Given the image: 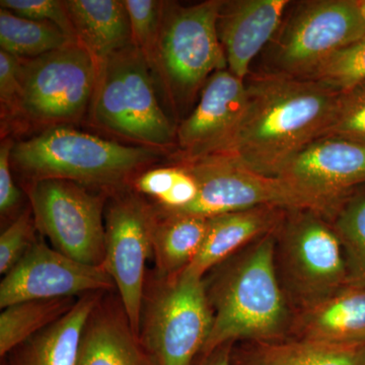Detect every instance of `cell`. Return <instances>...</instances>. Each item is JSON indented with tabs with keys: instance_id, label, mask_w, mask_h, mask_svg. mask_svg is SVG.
Returning a JSON list of instances; mask_svg holds the SVG:
<instances>
[{
	"instance_id": "6da1fadb",
	"label": "cell",
	"mask_w": 365,
	"mask_h": 365,
	"mask_svg": "<svg viewBox=\"0 0 365 365\" xmlns=\"http://www.w3.org/2000/svg\"><path fill=\"white\" fill-rule=\"evenodd\" d=\"M246 86L241 125L218 155L232 157L259 174L277 177L295 155L323 137L340 93L309 79L268 72L254 76Z\"/></svg>"
},
{
	"instance_id": "7a4b0ae2",
	"label": "cell",
	"mask_w": 365,
	"mask_h": 365,
	"mask_svg": "<svg viewBox=\"0 0 365 365\" xmlns=\"http://www.w3.org/2000/svg\"><path fill=\"white\" fill-rule=\"evenodd\" d=\"M277 230L260 237L216 281L208 297L213 324L202 356L235 340L278 341L287 330L289 313L275 267Z\"/></svg>"
},
{
	"instance_id": "3957f363",
	"label": "cell",
	"mask_w": 365,
	"mask_h": 365,
	"mask_svg": "<svg viewBox=\"0 0 365 365\" xmlns=\"http://www.w3.org/2000/svg\"><path fill=\"white\" fill-rule=\"evenodd\" d=\"M155 157L144 146L124 145L62 126L14 144L11 151L14 163L36 181L93 185L117 184Z\"/></svg>"
},
{
	"instance_id": "277c9868",
	"label": "cell",
	"mask_w": 365,
	"mask_h": 365,
	"mask_svg": "<svg viewBox=\"0 0 365 365\" xmlns=\"http://www.w3.org/2000/svg\"><path fill=\"white\" fill-rule=\"evenodd\" d=\"M222 0L191 6L163 4L151 66H155L173 98H190L216 71L227 69L217 34Z\"/></svg>"
},
{
	"instance_id": "5b68a950",
	"label": "cell",
	"mask_w": 365,
	"mask_h": 365,
	"mask_svg": "<svg viewBox=\"0 0 365 365\" xmlns=\"http://www.w3.org/2000/svg\"><path fill=\"white\" fill-rule=\"evenodd\" d=\"M365 34L355 0L300 2L268 46V73L307 78Z\"/></svg>"
},
{
	"instance_id": "8992f818",
	"label": "cell",
	"mask_w": 365,
	"mask_h": 365,
	"mask_svg": "<svg viewBox=\"0 0 365 365\" xmlns=\"http://www.w3.org/2000/svg\"><path fill=\"white\" fill-rule=\"evenodd\" d=\"M150 63L133 43L101 64L93 116L108 130L148 145H167L174 129L158 105Z\"/></svg>"
},
{
	"instance_id": "52a82bcc",
	"label": "cell",
	"mask_w": 365,
	"mask_h": 365,
	"mask_svg": "<svg viewBox=\"0 0 365 365\" xmlns=\"http://www.w3.org/2000/svg\"><path fill=\"white\" fill-rule=\"evenodd\" d=\"M141 343L155 365H194L213 324L203 277L181 271L148 302Z\"/></svg>"
},
{
	"instance_id": "ba28073f",
	"label": "cell",
	"mask_w": 365,
	"mask_h": 365,
	"mask_svg": "<svg viewBox=\"0 0 365 365\" xmlns=\"http://www.w3.org/2000/svg\"><path fill=\"white\" fill-rule=\"evenodd\" d=\"M182 168L195 179L198 195L186 208L172 215L211 217L261 206L334 213L325 204L304 195L280 178L259 174L228 155L186 160Z\"/></svg>"
},
{
	"instance_id": "9c48e42d",
	"label": "cell",
	"mask_w": 365,
	"mask_h": 365,
	"mask_svg": "<svg viewBox=\"0 0 365 365\" xmlns=\"http://www.w3.org/2000/svg\"><path fill=\"white\" fill-rule=\"evenodd\" d=\"M101 66L78 42L21 61L18 107L42 122H69L93 103Z\"/></svg>"
},
{
	"instance_id": "30bf717a",
	"label": "cell",
	"mask_w": 365,
	"mask_h": 365,
	"mask_svg": "<svg viewBox=\"0 0 365 365\" xmlns=\"http://www.w3.org/2000/svg\"><path fill=\"white\" fill-rule=\"evenodd\" d=\"M35 222L55 250L69 258L102 266L106 227L103 204L81 184L68 180H37L30 192Z\"/></svg>"
},
{
	"instance_id": "8fae6325",
	"label": "cell",
	"mask_w": 365,
	"mask_h": 365,
	"mask_svg": "<svg viewBox=\"0 0 365 365\" xmlns=\"http://www.w3.org/2000/svg\"><path fill=\"white\" fill-rule=\"evenodd\" d=\"M281 223L287 273L304 307L348 285L347 266L339 237L311 210L289 211Z\"/></svg>"
},
{
	"instance_id": "7c38bea8",
	"label": "cell",
	"mask_w": 365,
	"mask_h": 365,
	"mask_svg": "<svg viewBox=\"0 0 365 365\" xmlns=\"http://www.w3.org/2000/svg\"><path fill=\"white\" fill-rule=\"evenodd\" d=\"M155 216L135 196L113 202L106 215L105 256L103 268L114 281L125 317L136 336L143 319L144 276L153 251Z\"/></svg>"
},
{
	"instance_id": "4fadbf2b",
	"label": "cell",
	"mask_w": 365,
	"mask_h": 365,
	"mask_svg": "<svg viewBox=\"0 0 365 365\" xmlns=\"http://www.w3.org/2000/svg\"><path fill=\"white\" fill-rule=\"evenodd\" d=\"M115 283L103 266L69 258L42 242H34L0 284V307L28 300L68 299L111 289Z\"/></svg>"
},
{
	"instance_id": "5bb4252c",
	"label": "cell",
	"mask_w": 365,
	"mask_h": 365,
	"mask_svg": "<svg viewBox=\"0 0 365 365\" xmlns=\"http://www.w3.org/2000/svg\"><path fill=\"white\" fill-rule=\"evenodd\" d=\"M277 177L337 212L346 194L365 182V144L322 137L295 155Z\"/></svg>"
},
{
	"instance_id": "9a60e30c",
	"label": "cell",
	"mask_w": 365,
	"mask_h": 365,
	"mask_svg": "<svg viewBox=\"0 0 365 365\" xmlns=\"http://www.w3.org/2000/svg\"><path fill=\"white\" fill-rule=\"evenodd\" d=\"M246 106L245 81L228 69L215 72L206 81L198 105L178 129L185 160L222 153L237 133Z\"/></svg>"
},
{
	"instance_id": "2e32d148",
	"label": "cell",
	"mask_w": 365,
	"mask_h": 365,
	"mask_svg": "<svg viewBox=\"0 0 365 365\" xmlns=\"http://www.w3.org/2000/svg\"><path fill=\"white\" fill-rule=\"evenodd\" d=\"M288 0H237L223 2L217 34L227 69L245 81L255 57L271 42L282 24Z\"/></svg>"
},
{
	"instance_id": "e0dca14e",
	"label": "cell",
	"mask_w": 365,
	"mask_h": 365,
	"mask_svg": "<svg viewBox=\"0 0 365 365\" xmlns=\"http://www.w3.org/2000/svg\"><path fill=\"white\" fill-rule=\"evenodd\" d=\"M287 212L274 206H261L207 217L202 246L184 271L203 277L206 271L248 242L278 230Z\"/></svg>"
},
{
	"instance_id": "ac0fdd59",
	"label": "cell",
	"mask_w": 365,
	"mask_h": 365,
	"mask_svg": "<svg viewBox=\"0 0 365 365\" xmlns=\"http://www.w3.org/2000/svg\"><path fill=\"white\" fill-rule=\"evenodd\" d=\"M297 339L334 344L365 342V288L345 287L307 304L294 324Z\"/></svg>"
},
{
	"instance_id": "d6986e66",
	"label": "cell",
	"mask_w": 365,
	"mask_h": 365,
	"mask_svg": "<svg viewBox=\"0 0 365 365\" xmlns=\"http://www.w3.org/2000/svg\"><path fill=\"white\" fill-rule=\"evenodd\" d=\"M98 297L91 292L81 297L66 316L13 350L9 365H76L81 337Z\"/></svg>"
},
{
	"instance_id": "ffe728a7",
	"label": "cell",
	"mask_w": 365,
	"mask_h": 365,
	"mask_svg": "<svg viewBox=\"0 0 365 365\" xmlns=\"http://www.w3.org/2000/svg\"><path fill=\"white\" fill-rule=\"evenodd\" d=\"M66 4L76 40L100 66L131 44L130 21L124 1L67 0Z\"/></svg>"
},
{
	"instance_id": "44dd1931",
	"label": "cell",
	"mask_w": 365,
	"mask_h": 365,
	"mask_svg": "<svg viewBox=\"0 0 365 365\" xmlns=\"http://www.w3.org/2000/svg\"><path fill=\"white\" fill-rule=\"evenodd\" d=\"M97 309L83 331L76 365H155L127 319Z\"/></svg>"
},
{
	"instance_id": "7402d4cb",
	"label": "cell",
	"mask_w": 365,
	"mask_h": 365,
	"mask_svg": "<svg viewBox=\"0 0 365 365\" xmlns=\"http://www.w3.org/2000/svg\"><path fill=\"white\" fill-rule=\"evenodd\" d=\"M242 365H365V342L334 344L297 338L259 343Z\"/></svg>"
},
{
	"instance_id": "603a6c76",
	"label": "cell",
	"mask_w": 365,
	"mask_h": 365,
	"mask_svg": "<svg viewBox=\"0 0 365 365\" xmlns=\"http://www.w3.org/2000/svg\"><path fill=\"white\" fill-rule=\"evenodd\" d=\"M206 230L204 216L165 213L163 220L155 218L153 251L160 272L170 277L184 270L202 246Z\"/></svg>"
},
{
	"instance_id": "cb8c5ba5",
	"label": "cell",
	"mask_w": 365,
	"mask_h": 365,
	"mask_svg": "<svg viewBox=\"0 0 365 365\" xmlns=\"http://www.w3.org/2000/svg\"><path fill=\"white\" fill-rule=\"evenodd\" d=\"M74 304L73 297H68L28 300L6 307L0 314L1 357L56 323L71 311Z\"/></svg>"
},
{
	"instance_id": "d4e9b609",
	"label": "cell",
	"mask_w": 365,
	"mask_h": 365,
	"mask_svg": "<svg viewBox=\"0 0 365 365\" xmlns=\"http://www.w3.org/2000/svg\"><path fill=\"white\" fill-rule=\"evenodd\" d=\"M76 42L58 26L48 21L21 18L0 9V46L2 51L14 56L36 58L46 53Z\"/></svg>"
},
{
	"instance_id": "484cf974",
	"label": "cell",
	"mask_w": 365,
	"mask_h": 365,
	"mask_svg": "<svg viewBox=\"0 0 365 365\" xmlns=\"http://www.w3.org/2000/svg\"><path fill=\"white\" fill-rule=\"evenodd\" d=\"M333 228L344 252L348 285L365 288V194L340 206Z\"/></svg>"
},
{
	"instance_id": "4316f807",
	"label": "cell",
	"mask_w": 365,
	"mask_h": 365,
	"mask_svg": "<svg viewBox=\"0 0 365 365\" xmlns=\"http://www.w3.org/2000/svg\"><path fill=\"white\" fill-rule=\"evenodd\" d=\"M304 79L317 81L342 93L365 83V34L335 53Z\"/></svg>"
},
{
	"instance_id": "83f0119b",
	"label": "cell",
	"mask_w": 365,
	"mask_h": 365,
	"mask_svg": "<svg viewBox=\"0 0 365 365\" xmlns=\"http://www.w3.org/2000/svg\"><path fill=\"white\" fill-rule=\"evenodd\" d=\"M323 137L365 144V83L339 93L332 120Z\"/></svg>"
},
{
	"instance_id": "f1b7e54d",
	"label": "cell",
	"mask_w": 365,
	"mask_h": 365,
	"mask_svg": "<svg viewBox=\"0 0 365 365\" xmlns=\"http://www.w3.org/2000/svg\"><path fill=\"white\" fill-rule=\"evenodd\" d=\"M163 4L155 0H125L130 21L132 43L141 50L151 66L160 32Z\"/></svg>"
},
{
	"instance_id": "f546056e",
	"label": "cell",
	"mask_w": 365,
	"mask_h": 365,
	"mask_svg": "<svg viewBox=\"0 0 365 365\" xmlns=\"http://www.w3.org/2000/svg\"><path fill=\"white\" fill-rule=\"evenodd\" d=\"M1 9H6L21 18L48 21L58 26L72 40L76 41L66 1L60 0H1Z\"/></svg>"
},
{
	"instance_id": "4dcf8cb0",
	"label": "cell",
	"mask_w": 365,
	"mask_h": 365,
	"mask_svg": "<svg viewBox=\"0 0 365 365\" xmlns=\"http://www.w3.org/2000/svg\"><path fill=\"white\" fill-rule=\"evenodd\" d=\"M33 220L26 211L0 237V273L6 275L19 263L33 244Z\"/></svg>"
},
{
	"instance_id": "1f68e13d",
	"label": "cell",
	"mask_w": 365,
	"mask_h": 365,
	"mask_svg": "<svg viewBox=\"0 0 365 365\" xmlns=\"http://www.w3.org/2000/svg\"><path fill=\"white\" fill-rule=\"evenodd\" d=\"M198 195V185L186 170L180 168L174 186L158 201L165 213H177L186 208Z\"/></svg>"
},
{
	"instance_id": "d6a6232c",
	"label": "cell",
	"mask_w": 365,
	"mask_h": 365,
	"mask_svg": "<svg viewBox=\"0 0 365 365\" xmlns=\"http://www.w3.org/2000/svg\"><path fill=\"white\" fill-rule=\"evenodd\" d=\"M21 59L6 51H0V98L2 105L18 107L20 96Z\"/></svg>"
},
{
	"instance_id": "836d02e7",
	"label": "cell",
	"mask_w": 365,
	"mask_h": 365,
	"mask_svg": "<svg viewBox=\"0 0 365 365\" xmlns=\"http://www.w3.org/2000/svg\"><path fill=\"white\" fill-rule=\"evenodd\" d=\"M14 144L6 141L0 148V211L2 215L16 207L20 201V191L11 176V158Z\"/></svg>"
},
{
	"instance_id": "e575fe53",
	"label": "cell",
	"mask_w": 365,
	"mask_h": 365,
	"mask_svg": "<svg viewBox=\"0 0 365 365\" xmlns=\"http://www.w3.org/2000/svg\"><path fill=\"white\" fill-rule=\"evenodd\" d=\"M180 174V168H162L151 170L137 179L136 188L141 193L160 200L174 186Z\"/></svg>"
},
{
	"instance_id": "d590c367",
	"label": "cell",
	"mask_w": 365,
	"mask_h": 365,
	"mask_svg": "<svg viewBox=\"0 0 365 365\" xmlns=\"http://www.w3.org/2000/svg\"><path fill=\"white\" fill-rule=\"evenodd\" d=\"M197 365H237L232 356L230 344L223 345L215 351L204 355Z\"/></svg>"
},
{
	"instance_id": "8d00e7d4",
	"label": "cell",
	"mask_w": 365,
	"mask_h": 365,
	"mask_svg": "<svg viewBox=\"0 0 365 365\" xmlns=\"http://www.w3.org/2000/svg\"><path fill=\"white\" fill-rule=\"evenodd\" d=\"M357 6H359L360 11H361L362 16L365 19V0H355Z\"/></svg>"
}]
</instances>
